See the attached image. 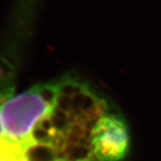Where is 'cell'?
<instances>
[{"instance_id":"6da1fadb","label":"cell","mask_w":161,"mask_h":161,"mask_svg":"<svg viewBox=\"0 0 161 161\" xmlns=\"http://www.w3.org/2000/svg\"><path fill=\"white\" fill-rule=\"evenodd\" d=\"M60 79L43 82L0 104V118L8 140L31 150L35 129L55 107L60 91Z\"/></svg>"},{"instance_id":"7a4b0ae2","label":"cell","mask_w":161,"mask_h":161,"mask_svg":"<svg viewBox=\"0 0 161 161\" xmlns=\"http://www.w3.org/2000/svg\"><path fill=\"white\" fill-rule=\"evenodd\" d=\"M130 142L126 121L114 108L100 115L92 129V154L97 161H122Z\"/></svg>"},{"instance_id":"3957f363","label":"cell","mask_w":161,"mask_h":161,"mask_svg":"<svg viewBox=\"0 0 161 161\" xmlns=\"http://www.w3.org/2000/svg\"><path fill=\"white\" fill-rule=\"evenodd\" d=\"M0 161H36L31 152L21 145L0 148Z\"/></svg>"},{"instance_id":"277c9868","label":"cell","mask_w":161,"mask_h":161,"mask_svg":"<svg viewBox=\"0 0 161 161\" xmlns=\"http://www.w3.org/2000/svg\"><path fill=\"white\" fill-rule=\"evenodd\" d=\"M14 142H11L10 140L6 138L4 132V129L2 126V123H1V118H0V148H4V147H8L14 145Z\"/></svg>"}]
</instances>
